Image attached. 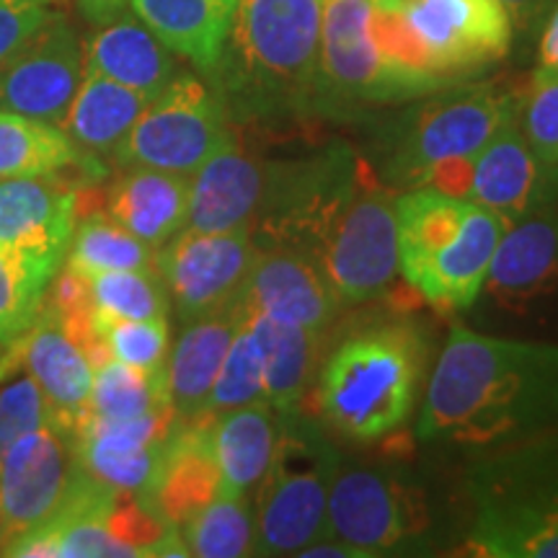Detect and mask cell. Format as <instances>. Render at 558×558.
<instances>
[{"label": "cell", "instance_id": "1", "mask_svg": "<svg viewBox=\"0 0 558 558\" xmlns=\"http://www.w3.org/2000/svg\"><path fill=\"white\" fill-rule=\"evenodd\" d=\"M558 427V344L452 326L422 401L416 437L494 448Z\"/></svg>", "mask_w": 558, "mask_h": 558}, {"label": "cell", "instance_id": "2", "mask_svg": "<svg viewBox=\"0 0 558 558\" xmlns=\"http://www.w3.org/2000/svg\"><path fill=\"white\" fill-rule=\"evenodd\" d=\"M324 0H241L213 73L233 124L316 114Z\"/></svg>", "mask_w": 558, "mask_h": 558}, {"label": "cell", "instance_id": "3", "mask_svg": "<svg viewBox=\"0 0 558 558\" xmlns=\"http://www.w3.org/2000/svg\"><path fill=\"white\" fill-rule=\"evenodd\" d=\"M469 546L484 558H558V427L486 448L469 469Z\"/></svg>", "mask_w": 558, "mask_h": 558}, {"label": "cell", "instance_id": "4", "mask_svg": "<svg viewBox=\"0 0 558 558\" xmlns=\"http://www.w3.org/2000/svg\"><path fill=\"white\" fill-rule=\"evenodd\" d=\"M396 220L399 264L411 288L437 311L471 308L509 222L478 202L427 186L396 197Z\"/></svg>", "mask_w": 558, "mask_h": 558}, {"label": "cell", "instance_id": "5", "mask_svg": "<svg viewBox=\"0 0 558 558\" xmlns=\"http://www.w3.org/2000/svg\"><path fill=\"white\" fill-rule=\"evenodd\" d=\"M424 373V341L411 324L390 320L349 333L324 362L318 409L354 442L396 432L414 411Z\"/></svg>", "mask_w": 558, "mask_h": 558}, {"label": "cell", "instance_id": "6", "mask_svg": "<svg viewBox=\"0 0 558 558\" xmlns=\"http://www.w3.org/2000/svg\"><path fill=\"white\" fill-rule=\"evenodd\" d=\"M373 169L347 143H331L311 156L264 163L262 199L251 218L256 248L295 251L320 262L333 228Z\"/></svg>", "mask_w": 558, "mask_h": 558}, {"label": "cell", "instance_id": "7", "mask_svg": "<svg viewBox=\"0 0 558 558\" xmlns=\"http://www.w3.org/2000/svg\"><path fill=\"white\" fill-rule=\"evenodd\" d=\"M518 114L520 94L497 81H463L427 94L386 135L383 177L401 190L424 186L437 166L478 158Z\"/></svg>", "mask_w": 558, "mask_h": 558}, {"label": "cell", "instance_id": "8", "mask_svg": "<svg viewBox=\"0 0 558 558\" xmlns=\"http://www.w3.org/2000/svg\"><path fill=\"white\" fill-rule=\"evenodd\" d=\"M339 450L303 411L277 414V445L254 497V556H298L320 538Z\"/></svg>", "mask_w": 558, "mask_h": 558}, {"label": "cell", "instance_id": "9", "mask_svg": "<svg viewBox=\"0 0 558 558\" xmlns=\"http://www.w3.org/2000/svg\"><path fill=\"white\" fill-rule=\"evenodd\" d=\"M373 0H324L316 114H344L369 104H401L442 90L383 58L369 34Z\"/></svg>", "mask_w": 558, "mask_h": 558}, {"label": "cell", "instance_id": "10", "mask_svg": "<svg viewBox=\"0 0 558 558\" xmlns=\"http://www.w3.org/2000/svg\"><path fill=\"white\" fill-rule=\"evenodd\" d=\"M226 104L213 83L179 73L153 99L111 153L120 169L148 166L192 177L230 130Z\"/></svg>", "mask_w": 558, "mask_h": 558}, {"label": "cell", "instance_id": "11", "mask_svg": "<svg viewBox=\"0 0 558 558\" xmlns=\"http://www.w3.org/2000/svg\"><path fill=\"white\" fill-rule=\"evenodd\" d=\"M427 533L429 512L418 486L380 469L339 465L320 535L375 558L416 548Z\"/></svg>", "mask_w": 558, "mask_h": 558}, {"label": "cell", "instance_id": "12", "mask_svg": "<svg viewBox=\"0 0 558 558\" xmlns=\"http://www.w3.org/2000/svg\"><path fill=\"white\" fill-rule=\"evenodd\" d=\"M318 267L339 305L380 298L399 275V220L396 194L369 177L333 228Z\"/></svg>", "mask_w": 558, "mask_h": 558}, {"label": "cell", "instance_id": "13", "mask_svg": "<svg viewBox=\"0 0 558 558\" xmlns=\"http://www.w3.org/2000/svg\"><path fill=\"white\" fill-rule=\"evenodd\" d=\"M427 70L448 83L505 60L514 24L499 0H396Z\"/></svg>", "mask_w": 558, "mask_h": 558}, {"label": "cell", "instance_id": "14", "mask_svg": "<svg viewBox=\"0 0 558 558\" xmlns=\"http://www.w3.org/2000/svg\"><path fill=\"white\" fill-rule=\"evenodd\" d=\"M256 254L259 248L251 239V226L226 233L184 228L166 241L156 254V271L181 324L239 303Z\"/></svg>", "mask_w": 558, "mask_h": 558}, {"label": "cell", "instance_id": "15", "mask_svg": "<svg viewBox=\"0 0 558 558\" xmlns=\"http://www.w3.org/2000/svg\"><path fill=\"white\" fill-rule=\"evenodd\" d=\"M83 465L73 429L54 422L0 452V518L9 541L50 522L65 507Z\"/></svg>", "mask_w": 558, "mask_h": 558}, {"label": "cell", "instance_id": "16", "mask_svg": "<svg viewBox=\"0 0 558 558\" xmlns=\"http://www.w3.org/2000/svg\"><path fill=\"white\" fill-rule=\"evenodd\" d=\"M75 192L54 177L0 179V248L45 288L68 259L78 222Z\"/></svg>", "mask_w": 558, "mask_h": 558}, {"label": "cell", "instance_id": "17", "mask_svg": "<svg viewBox=\"0 0 558 558\" xmlns=\"http://www.w3.org/2000/svg\"><path fill=\"white\" fill-rule=\"evenodd\" d=\"M83 70L86 54L78 34L54 11L19 52L0 62V111L60 124Z\"/></svg>", "mask_w": 558, "mask_h": 558}, {"label": "cell", "instance_id": "18", "mask_svg": "<svg viewBox=\"0 0 558 558\" xmlns=\"http://www.w3.org/2000/svg\"><path fill=\"white\" fill-rule=\"evenodd\" d=\"M558 190V169L543 163L527 145L520 114L478 153L469 199L492 209L507 222L541 213Z\"/></svg>", "mask_w": 558, "mask_h": 558}, {"label": "cell", "instance_id": "19", "mask_svg": "<svg viewBox=\"0 0 558 558\" xmlns=\"http://www.w3.org/2000/svg\"><path fill=\"white\" fill-rule=\"evenodd\" d=\"M241 305L282 324L320 333L331 324L339 300L324 269L295 251H259L243 288Z\"/></svg>", "mask_w": 558, "mask_h": 558}, {"label": "cell", "instance_id": "20", "mask_svg": "<svg viewBox=\"0 0 558 558\" xmlns=\"http://www.w3.org/2000/svg\"><path fill=\"white\" fill-rule=\"evenodd\" d=\"M264 163L243 148L233 130L209 153L190 177V213L186 228L199 233H226L251 226L262 199Z\"/></svg>", "mask_w": 558, "mask_h": 558}, {"label": "cell", "instance_id": "21", "mask_svg": "<svg viewBox=\"0 0 558 558\" xmlns=\"http://www.w3.org/2000/svg\"><path fill=\"white\" fill-rule=\"evenodd\" d=\"M13 362H19L37 380L62 424L73 429L75 422L88 411L96 369L83 347L62 329L58 316L45 305L26 337L0 360V365H13Z\"/></svg>", "mask_w": 558, "mask_h": 558}, {"label": "cell", "instance_id": "22", "mask_svg": "<svg viewBox=\"0 0 558 558\" xmlns=\"http://www.w3.org/2000/svg\"><path fill=\"white\" fill-rule=\"evenodd\" d=\"M54 177L73 190L101 186L109 166L75 145L60 124L0 111V179Z\"/></svg>", "mask_w": 558, "mask_h": 558}, {"label": "cell", "instance_id": "23", "mask_svg": "<svg viewBox=\"0 0 558 558\" xmlns=\"http://www.w3.org/2000/svg\"><path fill=\"white\" fill-rule=\"evenodd\" d=\"M190 213V177L148 166H124L104 192V215L160 248L186 228Z\"/></svg>", "mask_w": 558, "mask_h": 558}, {"label": "cell", "instance_id": "24", "mask_svg": "<svg viewBox=\"0 0 558 558\" xmlns=\"http://www.w3.org/2000/svg\"><path fill=\"white\" fill-rule=\"evenodd\" d=\"M220 492V473L213 450V414L177 418L166 439L163 465L153 488V505L181 527Z\"/></svg>", "mask_w": 558, "mask_h": 558}, {"label": "cell", "instance_id": "25", "mask_svg": "<svg viewBox=\"0 0 558 558\" xmlns=\"http://www.w3.org/2000/svg\"><path fill=\"white\" fill-rule=\"evenodd\" d=\"M556 288L558 228L538 213L512 222L494 251L484 292L505 308L522 311Z\"/></svg>", "mask_w": 558, "mask_h": 558}, {"label": "cell", "instance_id": "26", "mask_svg": "<svg viewBox=\"0 0 558 558\" xmlns=\"http://www.w3.org/2000/svg\"><path fill=\"white\" fill-rule=\"evenodd\" d=\"M241 320L243 305L239 300L226 311L184 324V331L166 357V386L177 418L205 414L209 390L215 386Z\"/></svg>", "mask_w": 558, "mask_h": 558}, {"label": "cell", "instance_id": "27", "mask_svg": "<svg viewBox=\"0 0 558 558\" xmlns=\"http://www.w3.org/2000/svg\"><path fill=\"white\" fill-rule=\"evenodd\" d=\"M86 68L140 90L148 99L163 90L181 73L169 47L140 21L124 11L94 34L86 47Z\"/></svg>", "mask_w": 558, "mask_h": 558}, {"label": "cell", "instance_id": "28", "mask_svg": "<svg viewBox=\"0 0 558 558\" xmlns=\"http://www.w3.org/2000/svg\"><path fill=\"white\" fill-rule=\"evenodd\" d=\"M241 0H130V9L177 58L209 75Z\"/></svg>", "mask_w": 558, "mask_h": 558}, {"label": "cell", "instance_id": "29", "mask_svg": "<svg viewBox=\"0 0 558 558\" xmlns=\"http://www.w3.org/2000/svg\"><path fill=\"white\" fill-rule=\"evenodd\" d=\"M277 445V411L267 401L213 414V450L220 492L248 497L269 469Z\"/></svg>", "mask_w": 558, "mask_h": 558}, {"label": "cell", "instance_id": "30", "mask_svg": "<svg viewBox=\"0 0 558 558\" xmlns=\"http://www.w3.org/2000/svg\"><path fill=\"white\" fill-rule=\"evenodd\" d=\"M150 101L140 90L86 68L60 128L83 150L111 158Z\"/></svg>", "mask_w": 558, "mask_h": 558}, {"label": "cell", "instance_id": "31", "mask_svg": "<svg viewBox=\"0 0 558 558\" xmlns=\"http://www.w3.org/2000/svg\"><path fill=\"white\" fill-rule=\"evenodd\" d=\"M246 313V320L262 347L264 357V401L277 414L300 409L305 388H308L313 369V341L318 333H311L300 326L282 324L262 313Z\"/></svg>", "mask_w": 558, "mask_h": 558}, {"label": "cell", "instance_id": "32", "mask_svg": "<svg viewBox=\"0 0 558 558\" xmlns=\"http://www.w3.org/2000/svg\"><path fill=\"white\" fill-rule=\"evenodd\" d=\"M65 264L81 275L117 269H156V254H153V246L140 241L130 230L117 226L104 213H94L75 222Z\"/></svg>", "mask_w": 558, "mask_h": 558}, {"label": "cell", "instance_id": "33", "mask_svg": "<svg viewBox=\"0 0 558 558\" xmlns=\"http://www.w3.org/2000/svg\"><path fill=\"white\" fill-rule=\"evenodd\" d=\"M181 538L190 556L199 558H241L254 556V509L248 497L218 494L199 512L184 522Z\"/></svg>", "mask_w": 558, "mask_h": 558}, {"label": "cell", "instance_id": "34", "mask_svg": "<svg viewBox=\"0 0 558 558\" xmlns=\"http://www.w3.org/2000/svg\"><path fill=\"white\" fill-rule=\"evenodd\" d=\"M88 409L96 416L107 418H132L171 409L166 365L158 369H140L120 360H109L107 365L96 369Z\"/></svg>", "mask_w": 558, "mask_h": 558}, {"label": "cell", "instance_id": "35", "mask_svg": "<svg viewBox=\"0 0 558 558\" xmlns=\"http://www.w3.org/2000/svg\"><path fill=\"white\" fill-rule=\"evenodd\" d=\"M90 305L111 320L169 318L171 300L156 269H117L83 275Z\"/></svg>", "mask_w": 558, "mask_h": 558}, {"label": "cell", "instance_id": "36", "mask_svg": "<svg viewBox=\"0 0 558 558\" xmlns=\"http://www.w3.org/2000/svg\"><path fill=\"white\" fill-rule=\"evenodd\" d=\"M259 401H264V357L259 341H256L246 320V313H243L239 331L230 341L218 378L209 390L205 411L220 414V411L241 409Z\"/></svg>", "mask_w": 558, "mask_h": 558}, {"label": "cell", "instance_id": "37", "mask_svg": "<svg viewBox=\"0 0 558 558\" xmlns=\"http://www.w3.org/2000/svg\"><path fill=\"white\" fill-rule=\"evenodd\" d=\"M47 288L0 248V360L26 337L41 311Z\"/></svg>", "mask_w": 558, "mask_h": 558}, {"label": "cell", "instance_id": "38", "mask_svg": "<svg viewBox=\"0 0 558 558\" xmlns=\"http://www.w3.org/2000/svg\"><path fill=\"white\" fill-rule=\"evenodd\" d=\"M54 422L62 424L60 414L24 367L0 373V452L19 437Z\"/></svg>", "mask_w": 558, "mask_h": 558}, {"label": "cell", "instance_id": "39", "mask_svg": "<svg viewBox=\"0 0 558 558\" xmlns=\"http://www.w3.org/2000/svg\"><path fill=\"white\" fill-rule=\"evenodd\" d=\"M96 337L107 341L111 360L140 369H158L169 357V318L111 320L94 311Z\"/></svg>", "mask_w": 558, "mask_h": 558}, {"label": "cell", "instance_id": "40", "mask_svg": "<svg viewBox=\"0 0 558 558\" xmlns=\"http://www.w3.org/2000/svg\"><path fill=\"white\" fill-rule=\"evenodd\" d=\"M520 128L543 163L558 169V68L541 65L520 94Z\"/></svg>", "mask_w": 558, "mask_h": 558}, {"label": "cell", "instance_id": "41", "mask_svg": "<svg viewBox=\"0 0 558 558\" xmlns=\"http://www.w3.org/2000/svg\"><path fill=\"white\" fill-rule=\"evenodd\" d=\"M52 13V0H0V62L19 52Z\"/></svg>", "mask_w": 558, "mask_h": 558}, {"label": "cell", "instance_id": "42", "mask_svg": "<svg viewBox=\"0 0 558 558\" xmlns=\"http://www.w3.org/2000/svg\"><path fill=\"white\" fill-rule=\"evenodd\" d=\"M499 3L505 5L514 26L530 29V26H535L543 16H546V11L556 3V0H499Z\"/></svg>", "mask_w": 558, "mask_h": 558}, {"label": "cell", "instance_id": "43", "mask_svg": "<svg viewBox=\"0 0 558 558\" xmlns=\"http://www.w3.org/2000/svg\"><path fill=\"white\" fill-rule=\"evenodd\" d=\"M298 556H303V558H369L365 550L347 546V543H341L337 538H326V535H320V538L308 543V546L300 550Z\"/></svg>", "mask_w": 558, "mask_h": 558}, {"label": "cell", "instance_id": "44", "mask_svg": "<svg viewBox=\"0 0 558 558\" xmlns=\"http://www.w3.org/2000/svg\"><path fill=\"white\" fill-rule=\"evenodd\" d=\"M83 16H86L90 24L104 26L117 16H122L128 11L130 0H75Z\"/></svg>", "mask_w": 558, "mask_h": 558}, {"label": "cell", "instance_id": "45", "mask_svg": "<svg viewBox=\"0 0 558 558\" xmlns=\"http://www.w3.org/2000/svg\"><path fill=\"white\" fill-rule=\"evenodd\" d=\"M541 65L558 68V9L554 11V16L548 19L546 32H543V39H541Z\"/></svg>", "mask_w": 558, "mask_h": 558}, {"label": "cell", "instance_id": "46", "mask_svg": "<svg viewBox=\"0 0 558 558\" xmlns=\"http://www.w3.org/2000/svg\"><path fill=\"white\" fill-rule=\"evenodd\" d=\"M5 543H9V533H5L3 518H0V556H3V548H5Z\"/></svg>", "mask_w": 558, "mask_h": 558}]
</instances>
